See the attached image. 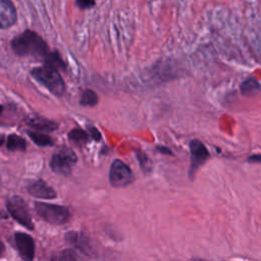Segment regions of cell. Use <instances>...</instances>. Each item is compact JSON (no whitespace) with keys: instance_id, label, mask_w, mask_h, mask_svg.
Listing matches in <instances>:
<instances>
[{"instance_id":"23","label":"cell","mask_w":261,"mask_h":261,"mask_svg":"<svg viewBox=\"0 0 261 261\" xmlns=\"http://www.w3.org/2000/svg\"><path fill=\"white\" fill-rule=\"evenodd\" d=\"M157 150H159L160 152H162V153H165V154H171V152H170V150L168 149V148H166V147H161V146H159V147H157Z\"/></svg>"},{"instance_id":"21","label":"cell","mask_w":261,"mask_h":261,"mask_svg":"<svg viewBox=\"0 0 261 261\" xmlns=\"http://www.w3.org/2000/svg\"><path fill=\"white\" fill-rule=\"evenodd\" d=\"M91 135H92V137H93L95 140H100V138H101L100 133H99L96 128H91Z\"/></svg>"},{"instance_id":"2","label":"cell","mask_w":261,"mask_h":261,"mask_svg":"<svg viewBox=\"0 0 261 261\" xmlns=\"http://www.w3.org/2000/svg\"><path fill=\"white\" fill-rule=\"evenodd\" d=\"M33 76L44 85L53 95L61 96L64 92V82L58 73L57 69L49 65L36 67L32 70Z\"/></svg>"},{"instance_id":"12","label":"cell","mask_w":261,"mask_h":261,"mask_svg":"<svg viewBox=\"0 0 261 261\" xmlns=\"http://www.w3.org/2000/svg\"><path fill=\"white\" fill-rule=\"evenodd\" d=\"M51 261H86L82 253L74 249H65L55 255Z\"/></svg>"},{"instance_id":"16","label":"cell","mask_w":261,"mask_h":261,"mask_svg":"<svg viewBox=\"0 0 261 261\" xmlns=\"http://www.w3.org/2000/svg\"><path fill=\"white\" fill-rule=\"evenodd\" d=\"M30 138L39 146H48V145H52V140L50 139V137L43 135V134H38V133H34V132H28Z\"/></svg>"},{"instance_id":"4","label":"cell","mask_w":261,"mask_h":261,"mask_svg":"<svg viewBox=\"0 0 261 261\" xmlns=\"http://www.w3.org/2000/svg\"><path fill=\"white\" fill-rule=\"evenodd\" d=\"M6 208L9 214L22 226L28 229H34V223L25 201L19 196L13 195L7 198Z\"/></svg>"},{"instance_id":"6","label":"cell","mask_w":261,"mask_h":261,"mask_svg":"<svg viewBox=\"0 0 261 261\" xmlns=\"http://www.w3.org/2000/svg\"><path fill=\"white\" fill-rule=\"evenodd\" d=\"M134 174L130 168L121 160L115 159L109 169V181L114 188H122L132 184Z\"/></svg>"},{"instance_id":"26","label":"cell","mask_w":261,"mask_h":261,"mask_svg":"<svg viewBox=\"0 0 261 261\" xmlns=\"http://www.w3.org/2000/svg\"><path fill=\"white\" fill-rule=\"evenodd\" d=\"M2 144V138H0V145Z\"/></svg>"},{"instance_id":"13","label":"cell","mask_w":261,"mask_h":261,"mask_svg":"<svg viewBox=\"0 0 261 261\" xmlns=\"http://www.w3.org/2000/svg\"><path fill=\"white\" fill-rule=\"evenodd\" d=\"M260 90H261V86L254 77H250L244 81L241 85V92L245 96L255 95L258 92H260Z\"/></svg>"},{"instance_id":"8","label":"cell","mask_w":261,"mask_h":261,"mask_svg":"<svg viewBox=\"0 0 261 261\" xmlns=\"http://www.w3.org/2000/svg\"><path fill=\"white\" fill-rule=\"evenodd\" d=\"M14 241L23 261H33L35 257V243L31 236L24 232H15Z\"/></svg>"},{"instance_id":"9","label":"cell","mask_w":261,"mask_h":261,"mask_svg":"<svg viewBox=\"0 0 261 261\" xmlns=\"http://www.w3.org/2000/svg\"><path fill=\"white\" fill-rule=\"evenodd\" d=\"M16 21V10L10 0H0V29H7Z\"/></svg>"},{"instance_id":"18","label":"cell","mask_w":261,"mask_h":261,"mask_svg":"<svg viewBox=\"0 0 261 261\" xmlns=\"http://www.w3.org/2000/svg\"><path fill=\"white\" fill-rule=\"evenodd\" d=\"M137 158H138V160L140 162V165L143 169H145V170L150 169V161H149V159H148V157L145 153L137 152Z\"/></svg>"},{"instance_id":"19","label":"cell","mask_w":261,"mask_h":261,"mask_svg":"<svg viewBox=\"0 0 261 261\" xmlns=\"http://www.w3.org/2000/svg\"><path fill=\"white\" fill-rule=\"evenodd\" d=\"M34 123L35 127H39L42 129H53L54 127H51V122L50 121H46L43 119H37V121H32V124Z\"/></svg>"},{"instance_id":"14","label":"cell","mask_w":261,"mask_h":261,"mask_svg":"<svg viewBox=\"0 0 261 261\" xmlns=\"http://www.w3.org/2000/svg\"><path fill=\"white\" fill-rule=\"evenodd\" d=\"M7 148L11 151H23L25 149V142L19 136L10 135L7 139Z\"/></svg>"},{"instance_id":"5","label":"cell","mask_w":261,"mask_h":261,"mask_svg":"<svg viewBox=\"0 0 261 261\" xmlns=\"http://www.w3.org/2000/svg\"><path fill=\"white\" fill-rule=\"evenodd\" d=\"M76 155L71 149L61 147L53 154L50 166L54 172L67 176L71 173V168L76 162Z\"/></svg>"},{"instance_id":"24","label":"cell","mask_w":261,"mask_h":261,"mask_svg":"<svg viewBox=\"0 0 261 261\" xmlns=\"http://www.w3.org/2000/svg\"><path fill=\"white\" fill-rule=\"evenodd\" d=\"M4 245H3V243L0 241V257H2V255H3V253H4Z\"/></svg>"},{"instance_id":"20","label":"cell","mask_w":261,"mask_h":261,"mask_svg":"<svg viewBox=\"0 0 261 261\" xmlns=\"http://www.w3.org/2000/svg\"><path fill=\"white\" fill-rule=\"evenodd\" d=\"M76 3L82 9H86L94 6L95 0H76Z\"/></svg>"},{"instance_id":"17","label":"cell","mask_w":261,"mask_h":261,"mask_svg":"<svg viewBox=\"0 0 261 261\" xmlns=\"http://www.w3.org/2000/svg\"><path fill=\"white\" fill-rule=\"evenodd\" d=\"M69 139L75 143H85L88 140V134L82 129H73L69 133Z\"/></svg>"},{"instance_id":"7","label":"cell","mask_w":261,"mask_h":261,"mask_svg":"<svg viewBox=\"0 0 261 261\" xmlns=\"http://www.w3.org/2000/svg\"><path fill=\"white\" fill-rule=\"evenodd\" d=\"M191 151V166H190V177H193L198 168L203 165L209 158V152L205 145L199 140H192L190 142Z\"/></svg>"},{"instance_id":"22","label":"cell","mask_w":261,"mask_h":261,"mask_svg":"<svg viewBox=\"0 0 261 261\" xmlns=\"http://www.w3.org/2000/svg\"><path fill=\"white\" fill-rule=\"evenodd\" d=\"M250 162H261V155H253L248 159Z\"/></svg>"},{"instance_id":"1","label":"cell","mask_w":261,"mask_h":261,"mask_svg":"<svg viewBox=\"0 0 261 261\" xmlns=\"http://www.w3.org/2000/svg\"><path fill=\"white\" fill-rule=\"evenodd\" d=\"M11 47L19 56L41 57L47 53V46L44 40L32 31H25L12 40Z\"/></svg>"},{"instance_id":"10","label":"cell","mask_w":261,"mask_h":261,"mask_svg":"<svg viewBox=\"0 0 261 261\" xmlns=\"http://www.w3.org/2000/svg\"><path fill=\"white\" fill-rule=\"evenodd\" d=\"M28 192L36 198H41V199L56 198V192L42 179L36 180L32 182L30 186H28Z\"/></svg>"},{"instance_id":"11","label":"cell","mask_w":261,"mask_h":261,"mask_svg":"<svg viewBox=\"0 0 261 261\" xmlns=\"http://www.w3.org/2000/svg\"><path fill=\"white\" fill-rule=\"evenodd\" d=\"M65 240L71 244L75 249H77L81 253L85 255H89L91 253V247L88 239L81 232L77 231H69L65 233Z\"/></svg>"},{"instance_id":"25","label":"cell","mask_w":261,"mask_h":261,"mask_svg":"<svg viewBox=\"0 0 261 261\" xmlns=\"http://www.w3.org/2000/svg\"><path fill=\"white\" fill-rule=\"evenodd\" d=\"M196 261H206V260H203V259H198V260H196Z\"/></svg>"},{"instance_id":"3","label":"cell","mask_w":261,"mask_h":261,"mask_svg":"<svg viewBox=\"0 0 261 261\" xmlns=\"http://www.w3.org/2000/svg\"><path fill=\"white\" fill-rule=\"evenodd\" d=\"M35 210L37 214L43 218L46 222L51 224H64L68 221L70 213L69 210L65 206L55 205V204H48L43 202H36L35 203Z\"/></svg>"},{"instance_id":"15","label":"cell","mask_w":261,"mask_h":261,"mask_svg":"<svg viewBox=\"0 0 261 261\" xmlns=\"http://www.w3.org/2000/svg\"><path fill=\"white\" fill-rule=\"evenodd\" d=\"M81 103L85 106H94L98 103V96L97 94L92 90H86L82 94Z\"/></svg>"}]
</instances>
